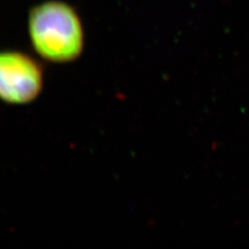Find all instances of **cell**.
I'll list each match as a JSON object with an SVG mask.
<instances>
[{
    "label": "cell",
    "instance_id": "2",
    "mask_svg": "<svg viewBox=\"0 0 249 249\" xmlns=\"http://www.w3.org/2000/svg\"><path fill=\"white\" fill-rule=\"evenodd\" d=\"M44 68L39 60L20 50H6L0 55V96L11 106L35 102L44 89Z\"/></svg>",
    "mask_w": 249,
    "mask_h": 249
},
{
    "label": "cell",
    "instance_id": "1",
    "mask_svg": "<svg viewBox=\"0 0 249 249\" xmlns=\"http://www.w3.org/2000/svg\"><path fill=\"white\" fill-rule=\"evenodd\" d=\"M27 30L33 50L46 62H75L84 51L82 19L77 9L62 0H45L32 7Z\"/></svg>",
    "mask_w": 249,
    "mask_h": 249
}]
</instances>
